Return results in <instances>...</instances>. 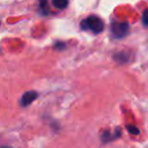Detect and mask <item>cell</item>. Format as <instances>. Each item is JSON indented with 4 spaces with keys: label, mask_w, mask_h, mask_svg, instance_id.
I'll return each instance as SVG.
<instances>
[{
    "label": "cell",
    "mask_w": 148,
    "mask_h": 148,
    "mask_svg": "<svg viewBox=\"0 0 148 148\" xmlns=\"http://www.w3.org/2000/svg\"><path fill=\"white\" fill-rule=\"evenodd\" d=\"M0 148H12V147H9V146H2V147H0Z\"/></svg>",
    "instance_id": "ba28073f"
},
{
    "label": "cell",
    "mask_w": 148,
    "mask_h": 148,
    "mask_svg": "<svg viewBox=\"0 0 148 148\" xmlns=\"http://www.w3.org/2000/svg\"><path fill=\"white\" fill-rule=\"evenodd\" d=\"M37 97H38V92H37V91H34V90L25 91V92L22 95L21 99H20V104H21L22 106H28V105H30Z\"/></svg>",
    "instance_id": "3957f363"
},
{
    "label": "cell",
    "mask_w": 148,
    "mask_h": 148,
    "mask_svg": "<svg viewBox=\"0 0 148 148\" xmlns=\"http://www.w3.org/2000/svg\"><path fill=\"white\" fill-rule=\"evenodd\" d=\"M54 47L58 49V50H62V49H65V44L64 43H56Z\"/></svg>",
    "instance_id": "8992f818"
},
{
    "label": "cell",
    "mask_w": 148,
    "mask_h": 148,
    "mask_svg": "<svg viewBox=\"0 0 148 148\" xmlns=\"http://www.w3.org/2000/svg\"><path fill=\"white\" fill-rule=\"evenodd\" d=\"M81 29L91 31L94 34H99L104 29V22L101 17L96 15H90L81 22Z\"/></svg>",
    "instance_id": "6da1fadb"
},
{
    "label": "cell",
    "mask_w": 148,
    "mask_h": 148,
    "mask_svg": "<svg viewBox=\"0 0 148 148\" xmlns=\"http://www.w3.org/2000/svg\"><path fill=\"white\" fill-rule=\"evenodd\" d=\"M68 2H69V0H52L53 6H54L56 8H58V9H64V8H66L67 5H68Z\"/></svg>",
    "instance_id": "277c9868"
},
{
    "label": "cell",
    "mask_w": 148,
    "mask_h": 148,
    "mask_svg": "<svg viewBox=\"0 0 148 148\" xmlns=\"http://www.w3.org/2000/svg\"><path fill=\"white\" fill-rule=\"evenodd\" d=\"M126 128H127V131H128L130 133H132V134H134V135H138V134L140 133V131H139V128H138L136 126H133V125H126Z\"/></svg>",
    "instance_id": "5b68a950"
},
{
    "label": "cell",
    "mask_w": 148,
    "mask_h": 148,
    "mask_svg": "<svg viewBox=\"0 0 148 148\" xmlns=\"http://www.w3.org/2000/svg\"><path fill=\"white\" fill-rule=\"evenodd\" d=\"M146 16H147V12L145 10V12H143V14H142V23H143V25H147V20H146Z\"/></svg>",
    "instance_id": "52a82bcc"
},
{
    "label": "cell",
    "mask_w": 148,
    "mask_h": 148,
    "mask_svg": "<svg viewBox=\"0 0 148 148\" xmlns=\"http://www.w3.org/2000/svg\"><path fill=\"white\" fill-rule=\"evenodd\" d=\"M130 30V25L127 22H119V21H113L111 23V36L116 39L124 38Z\"/></svg>",
    "instance_id": "7a4b0ae2"
}]
</instances>
